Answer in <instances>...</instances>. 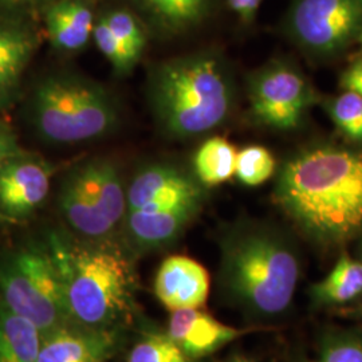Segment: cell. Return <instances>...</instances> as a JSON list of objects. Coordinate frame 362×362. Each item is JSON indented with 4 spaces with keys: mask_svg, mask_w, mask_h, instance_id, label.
Here are the masks:
<instances>
[{
    "mask_svg": "<svg viewBox=\"0 0 362 362\" xmlns=\"http://www.w3.org/2000/svg\"><path fill=\"white\" fill-rule=\"evenodd\" d=\"M50 164L35 156H13L0 164V211L25 219L47 197L52 185Z\"/></svg>",
    "mask_w": 362,
    "mask_h": 362,
    "instance_id": "11",
    "label": "cell"
},
{
    "mask_svg": "<svg viewBox=\"0 0 362 362\" xmlns=\"http://www.w3.org/2000/svg\"><path fill=\"white\" fill-rule=\"evenodd\" d=\"M330 116L339 130L354 141H362V97L346 90L330 103Z\"/></svg>",
    "mask_w": 362,
    "mask_h": 362,
    "instance_id": "26",
    "label": "cell"
},
{
    "mask_svg": "<svg viewBox=\"0 0 362 362\" xmlns=\"http://www.w3.org/2000/svg\"><path fill=\"white\" fill-rule=\"evenodd\" d=\"M31 118L46 143L74 145L113 133L121 122V112L103 85L77 73L58 71L35 86Z\"/></svg>",
    "mask_w": 362,
    "mask_h": 362,
    "instance_id": "5",
    "label": "cell"
},
{
    "mask_svg": "<svg viewBox=\"0 0 362 362\" xmlns=\"http://www.w3.org/2000/svg\"><path fill=\"white\" fill-rule=\"evenodd\" d=\"M250 330L221 324L202 309H182L170 311L167 333L194 361L216 353Z\"/></svg>",
    "mask_w": 362,
    "mask_h": 362,
    "instance_id": "15",
    "label": "cell"
},
{
    "mask_svg": "<svg viewBox=\"0 0 362 362\" xmlns=\"http://www.w3.org/2000/svg\"><path fill=\"white\" fill-rule=\"evenodd\" d=\"M252 116L274 129H293L313 103L306 78L293 66L274 62L258 70L248 82Z\"/></svg>",
    "mask_w": 362,
    "mask_h": 362,
    "instance_id": "9",
    "label": "cell"
},
{
    "mask_svg": "<svg viewBox=\"0 0 362 362\" xmlns=\"http://www.w3.org/2000/svg\"><path fill=\"white\" fill-rule=\"evenodd\" d=\"M146 90L158 128L176 140L218 128L233 110V81L224 62L212 52L188 54L156 65Z\"/></svg>",
    "mask_w": 362,
    "mask_h": 362,
    "instance_id": "4",
    "label": "cell"
},
{
    "mask_svg": "<svg viewBox=\"0 0 362 362\" xmlns=\"http://www.w3.org/2000/svg\"><path fill=\"white\" fill-rule=\"evenodd\" d=\"M211 279L197 260L172 255L164 259L156 272V297L169 311L202 309L209 296Z\"/></svg>",
    "mask_w": 362,
    "mask_h": 362,
    "instance_id": "14",
    "label": "cell"
},
{
    "mask_svg": "<svg viewBox=\"0 0 362 362\" xmlns=\"http://www.w3.org/2000/svg\"><path fill=\"white\" fill-rule=\"evenodd\" d=\"M93 37L100 52L104 54L105 58L110 62L118 74H128L140 61V58L130 52L127 45L112 31L104 18L100 19L97 25H94Z\"/></svg>",
    "mask_w": 362,
    "mask_h": 362,
    "instance_id": "25",
    "label": "cell"
},
{
    "mask_svg": "<svg viewBox=\"0 0 362 362\" xmlns=\"http://www.w3.org/2000/svg\"><path fill=\"white\" fill-rule=\"evenodd\" d=\"M274 200L300 233L326 248L362 238V148L320 144L290 157Z\"/></svg>",
    "mask_w": 362,
    "mask_h": 362,
    "instance_id": "1",
    "label": "cell"
},
{
    "mask_svg": "<svg viewBox=\"0 0 362 362\" xmlns=\"http://www.w3.org/2000/svg\"><path fill=\"white\" fill-rule=\"evenodd\" d=\"M318 362H362V333L353 330L327 332L320 344Z\"/></svg>",
    "mask_w": 362,
    "mask_h": 362,
    "instance_id": "24",
    "label": "cell"
},
{
    "mask_svg": "<svg viewBox=\"0 0 362 362\" xmlns=\"http://www.w3.org/2000/svg\"><path fill=\"white\" fill-rule=\"evenodd\" d=\"M127 362H194L172 341L167 332L144 329L128 353Z\"/></svg>",
    "mask_w": 362,
    "mask_h": 362,
    "instance_id": "22",
    "label": "cell"
},
{
    "mask_svg": "<svg viewBox=\"0 0 362 362\" xmlns=\"http://www.w3.org/2000/svg\"><path fill=\"white\" fill-rule=\"evenodd\" d=\"M275 168V158L269 149L260 145H250L238 152L235 176L245 185L258 187L272 177Z\"/></svg>",
    "mask_w": 362,
    "mask_h": 362,
    "instance_id": "23",
    "label": "cell"
},
{
    "mask_svg": "<svg viewBox=\"0 0 362 362\" xmlns=\"http://www.w3.org/2000/svg\"><path fill=\"white\" fill-rule=\"evenodd\" d=\"M19 153H22V151L18 146L13 132L0 124V164Z\"/></svg>",
    "mask_w": 362,
    "mask_h": 362,
    "instance_id": "29",
    "label": "cell"
},
{
    "mask_svg": "<svg viewBox=\"0 0 362 362\" xmlns=\"http://www.w3.org/2000/svg\"><path fill=\"white\" fill-rule=\"evenodd\" d=\"M52 45L61 52L82 50L93 34V13L86 0H61L45 11Z\"/></svg>",
    "mask_w": 362,
    "mask_h": 362,
    "instance_id": "17",
    "label": "cell"
},
{
    "mask_svg": "<svg viewBox=\"0 0 362 362\" xmlns=\"http://www.w3.org/2000/svg\"><path fill=\"white\" fill-rule=\"evenodd\" d=\"M43 338L35 325L0 299V362L37 361Z\"/></svg>",
    "mask_w": 362,
    "mask_h": 362,
    "instance_id": "18",
    "label": "cell"
},
{
    "mask_svg": "<svg viewBox=\"0 0 362 362\" xmlns=\"http://www.w3.org/2000/svg\"><path fill=\"white\" fill-rule=\"evenodd\" d=\"M61 0H0V8L4 10H42L43 13L52 6L54 3H58ZM90 3L91 0H86Z\"/></svg>",
    "mask_w": 362,
    "mask_h": 362,
    "instance_id": "28",
    "label": "cell"
},
{
    "mask_svg": "<svg viewBox=\"0 0 362 362\" xmlns=\"http://www.w3.org/2000/svg\"><path fill=\"white\" fill-rule=\"evenodd\" d=\"M58 208L69 227L89 240H105L127 214V188L112 158H88L66 172Z\"/></svg>",
    "mask_w": 362,
    "mask_h": 362,
    "instance_id": "6",
    "label": "cell"
},
{
    "mask_svg": "<svg viewBox=\"0 0 362 362\" xmlns=\"http://www.w3.org/2000/svg\"><path fill=\"white\" fill-rule=\"evenodd\" d=\"M262 0H228L230 7L238 13L245 22L251 21L258 11Z\"/></svg>",
    "mask_w": 362,
    "mask_h": 362,
    "instance_id": "31",
    "label": "cell"
},
{
    "mask_svg": "<svg viewBox=\"0 0 362 362\" xmlns=\"http://www.w3.org/2000/svg\"><path fill=\"white\" fill-rule=\"evenodd\" d=\"M299 278L297 248L278 228L240 221L223 233L219 287L240 310L260 318L281 315L293 302Z\"/></svg>",
    "mask_w": 362,
    "mask_h": 362,
    "instance_id": "2",
    "label": "cell"
},
{
    "mask_svg": "<svg viewBox=\"0 0 362 362\" xmlns=\"http://www.w3.org/2000/svg\"><path fill=\"white\" fill-rule=\"evenodd\" d=\"M361 263H362V246H361Z\"/></svg>",
    "mask_w": 362,
    "mask_h": 362,
    "instance_id": "34",
    "label": "cell"
},
{
    "mask_svg": "<svg viewBox=\"0 0 362 362\" xmlns=\"http://www.w3.org/2000/svg\"><path fill=\"white\" fill-rule=\"evenodd\" d=\"M112 31L121 39L130 52L141 58L146 38L137 19L127 10H117L104 18Z\"/></svg>",
    "mask_w": 362,
    "mask_h": 362,
    "instance_id": "27",
    "label": "cell"
},
{
    "mask_svg": "<svg viewBox=\"0 0 362 362\" xmlns=\"http://www.w3.org/2000/svg\"><path fill=\"white\" fill-rule=\"evenodd\" d=\"M0 299L35 325L43 337L74 325L47 246L22 248L0 263Z\"/></svg>",
    "mask_w": 362,
    "mask_h": 362,
    "instance_id": "7",
    "label": "cell"
},
{
    "mask_svg": "<svg viewBox=\"0 0 362 362\" xmlns=\"http://www.w3.org/2000/svg\"><path fill=\"white\" fill-rule=\"evenodd\" d=\"M124 327L66 326L45 337L35 362H107L121 349Z\"/></svg>",
    "mask_w": 362,
    "mask_h": 362,
    "instance_id": "12",
    "label": "cell"
},
{
    "mask_svg": "<svg viewBox=\"0 0 362 362\" xmlns=\"http://www.w3.org/2000/svg\"><path fill=\"white\" fill-rule=\"evenodd\" d=\"M163 34H179L197 25L211 0H136Z\"/></svg>",
    "mask_w": 362,
    "mask_h": 362,
    "instance_id": "20",
    "label": "cell"
},
{
    "mask_svg": "<svg viewBox=\"0 0 362 362\" xmlns=\"http://www.w3.org/2000/svg\"><path fill=\"white\" fill-rule=\"evenodd\" d=\"M291 35L321 57L342 52L362 30V0H297L291 8Z\"/></svg>",
    "mask_w": 362,
    "mask_h": 362,
    "instance_id": "8",
    "label": "cell"
},
{
    "mask_svg": "<svg viewBox=\"0 0 362 362\" xmlns=\"http://www.w3.org/2000/svg\"><path fill=\"white\" fill-rule=\"evenodd\" d=\"M37 46V34L25 23L0 21V107L15 100L23 71Z\"/></svg>",
    "mask_w": 362,
    "mask_h": 362,
    "instance_id": "16",
    "label": "cell"
},
{
    "mask_svg": "<svg viewBox=\"0 0 362 362\" xmlns=\"http://www.w3.org/2000/svg\"><path fill=\"white\" fill-rule=\"evenodd\" d=\"M238 151L223 137H211L194 157L196 179L204 187H215L235 176Z\"/></svg>",
    "mask_w": 362,
    "mask_h": 362,
    "instance_id": "21",
    "label": "cell"
},
{
    "mask_svg": "<svg viewBox=\"0 0 362 362\" xmlns=\"http://www.w3.org/2000/svg\"><path fill=\"white\" fill-rule=\"evenodd\" d=\"M226 362H252L245 354H233Z\"/></svg>",
    "mask_w": 362,
    "mask_h": 362,
    "instance_id": "32",
    "label": "cell"
},
{
    "mask_svg": "<svg viewBox=\"0 0 362 362\" xmlns=\"http://www.w3.org/2000/svg\"><path fill=\"white\" fill-rule=\"evenodd\" d=\"M360 38H361V46H362V30H361V33H360Z\"/></svg>",
    "mask_w": 362,
    "mask_h": 362,
    "instance_id": "33",
    "label": "cell"
},
{
    "mask_svg": "<svg viewBox=\"0 0 362 362\" xmlns=\"http://www.w3.org/2000/svg\"><path fill=\"white\" fill-rule=\"evenodd\" d=\"M204 185L196 176L170 163H153L139 169L130 180L127 212L204 202Z\"/></svg>",
    "mask_w": 362,
    "mask_h": 362,
    "instance_id": "10",
    "label": "cell"
},
{
    "mask_svg": "<svg viewBox=\"0 0 362 362\" xmlns=\"http://www.w3.org/2000/svg\"><path fill=\"white\" fill-rule=\"evenodd\" d=\"M342 86L362 97V61H357L342 76Z\"/></svg>",
    "mask_w": 362,
    "mask_h": 362,
    "instance_id": "30",
    "label": "cell"
},
{
    "mask_svg": "<svg viewBox=\"0 0 362 362\" xmlns=\"http://www.w3.org/2000/svg\"><path fill=\"white\" fill-rule=\"evenodd\" d=\"M362 294V263L342 254L333 270L310 288V298L317 306H336L354 300Z\"/></svg>",
    "mask_w": 362,
    "mask_h": 362,
    "instance_id": "19",
    "label": "cell"
},
{
    "mask_svg": "<svg viewBox=\"0 0 362 362\" xmlns=\"http://www.w3.org/2000/svg\"><path fill=\"white\" fill-rule=\"evenodd\" d=\"M90 242L82 245L57 233L47 240L70 320L94 329L124 327L136 313V272L119 248Z\"/></svg>",
    "mask_w": 362,
    "mask_h": 362,
    "instance_id": "3",
    "label": "cell"
},
{
    "mask_svg": "<svg viewBox=\"0 0 362 362\" xmlns=\"http://www.w3.org/2000/svg\"><path fill=\"white\" fill-rule=\"evenodd\" d=\"M203 202H187L167 207L127 212L124 231L133 250L146 252L172 245L197 216Z\"/></svg>",
    "mask_w": 362,
    "mask_h": 362,
    "instance_id": "13",
    "label": "cell"
}]
</instances>
